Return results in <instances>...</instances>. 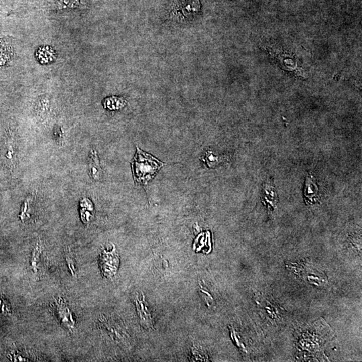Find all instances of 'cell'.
<instances>
[{
  "label": "cell",
  "mask_w": 362,
  "mask_h": 362,
  "mask_svg": "<svg viewBox=\"0 0 362 362\" xmlns=\"http://www.w3.org/2000/svg\"><path fill=\"white\" fill-rule=\"evenodd\" d=\"M305 197L308 202H315L319 198V189L313 177H307L305 183Z\"/></svg>",
  "instance_id": "obj_6"
},
{
  "label": "cell",
  "mask_w": 362,
  "mask_h": 362,
  "mask_svg": "<svg viewBox=\"0 0 362 362\" xmlns=\"http://www.w3.org/2000/svg\"><path fill=\"white\" fill-rule=\"evenodd\" d=\"M42 247L41 243L38 242L37 246L35 249V251L33 252V258L31 260V267L35 272L37 271V266L38 263V259L40 256V254L41 253Z\"/></svg>",
  "instance_id": "obj_7"
},
{
  "label": "cell",
  "mask_w": 362,
  "mask_h": 362,
  "mask_svg": "<svg viewBox=\"0 0 362 362\" xmlns=\"http://www.w3.org/2000/svg\"><path fill=\"white\" fill-rule=\"evenodd\" d=\"M138 314L141 319L142 325L145 328H150L153 326L151 313L145 305V297L142 301L138 299L137 301Z\"/></svg>",
  "instance_id": "obj_5"
},
{
  "label": "cell",
  "mask_w": 362,
  "mask_h": 362,
  "mask_svg": "<svg viewBox=\"0 0 362 362\" xmlns=\"http://www.w3.org/2000/svg\"><path fill=\"white\" fill-rule=\"evenodd\" d=\"M7 144V158L9 161H11L12 163L14 161V157H15V143L13 141H8Z\"/></svg>",
  "instance_id": "obj_8"
},
{
  "label": "cell",
  "mask_w": 362,
  "mask_h": 362,
  "mask_svg": "<svg viewBox=\"0 0 362 362\" xmlns=\"http://www.w3.org/2000/svg\"><path fill=\"white\" fill-rule=\"evenodd\" d=\"M100 269L102 275L107 279L113 277L119 267V257L115 247L111 251L104 250L100 255Z\"/></svg>",
  "instance_id": "obj_2"
},
{
  "label": "cell",
  "mask_w": 362,
  "mask_h": 362,
  "mask_svg": "<svg viewBox=\"0 0 362 362\" xmlns=\"http://www.w3.org/2000/svg\"><path fill=\"white\" fill-rule=\"evenodd\" d=\"M57 311L61 323H63L68 329H73L75 325V321L72 317L69 308L66 306L63 299H60L59 303H57Z\"/></svg>",
  "instance_id": "obj_3"
},
{
  "label": "cell",
  "mask_w": 362,
  "mask_h": 362,
  "mask_svg": "<svg viewBox=\"0 0 362 362\" xmlns=\"http://www.w3.org/2000/svg\"><path fill=\"white\" fill-rule=\"evenodd\" d=\"M89 175L93 179L97 180V181L101 179L102 175H103V172H102L101 167L100 166L97 152L93 150H92L89 155Z\"/></svg>",
  "instance_id": "obj_4"
},
{
  "label": "cell",
  "mask_w": 362,
  "mask_h": 362,
  "mask_svg": "<svg viewBox=\"0 0 362 362\" xmlns=\"http://www.w3.org/2000/svg\"><path fill=\"white\" fill-rule=\"evenodd\" d=\"M137 153L132 161L134 180L137 184L147 185L165 165L149 154L137 147Z\"/></svg>",
  "instance_id": "obj_1"
}]
</instances>
